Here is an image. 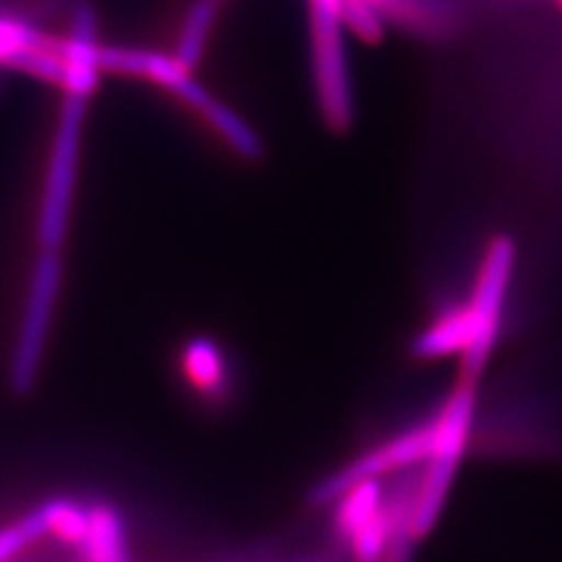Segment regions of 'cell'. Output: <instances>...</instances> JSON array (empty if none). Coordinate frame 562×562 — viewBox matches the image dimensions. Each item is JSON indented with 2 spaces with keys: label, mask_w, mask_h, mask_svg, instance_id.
Wrapping results in <instances>:
<instances>
[{
  "label": "cell",
  "mask_w": 562,
  "mask_h": 562,
  "mask_svg": "<svg viewBox=\"0 0 562 562\" xmlns=\"http://www.w3.org/2000/svg\"><path fill=\"white\" fill-rule=\"evenodd\" d=\"M375 3H380V0H375Z\"/></svg>",
  "instance_id": "obj_1"
},
{
  "label": "cell",
  "mask_w": 562,
  "mask_h": 562,
  "mask_svg": "<svg viewBox=\"0 0 562 562\" xmlns=\"http://www.w3.org/2000/svg\"><path fill=\"white\" fill-rule=\"evenodd\" d=\"M560 3H562V0H560Z\"/></svg>",
  "instance_id": "obj_2"
}]
</instances>
